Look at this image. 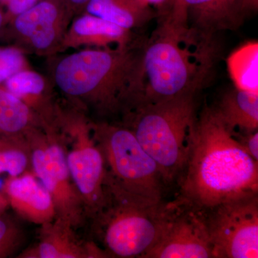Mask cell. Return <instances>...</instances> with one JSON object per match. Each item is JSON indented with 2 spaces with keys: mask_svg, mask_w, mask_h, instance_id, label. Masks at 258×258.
Listing matches in <instances>:
<instances>
[{
  "mask_svg": "<svg viewBox=\"0 0 258 258\" xmlns=\"http://www.w3.org/2000/svg\"><path fill=\"white\" fill-rule=\"evenodd\" d=\"M38 1H40V0H38Z\"/></svg>",
  "mask_w": 258,
  "mask_h": 258,
  "instance_id": "obj_28",
  "label": "cell"
},
{
  "mask_svg": "<svg viewBox=\"0 0 258 258\" xmlns=\"http://www.w3.org/2000/svg\"><path fill=\"white\" fill-rule=\"evenodd\" d=\"M124 126L157 163L164 184L184 171L195 118V95L141 105L123 112Z\"/></svg>",
  "mask_w": 258,
  "mask_h": 258,
  "instance_id": "obj_5",
  "label": "cell"
},
{
  "mask_svg": "<svg viewBox=\"0 0 258 258\" xmlns=\"http://www.w3.org/2000/svg\"><path fill=\"white\" fill-rule=\"evenodd\" d=\"M72 19L63 0H40L14 17L13 27L23 52L48 55L60 51Z\"/></svg>",
  "mask_w": 258,
  "mask_h": 258,
  "instance_id": "obj_11",
  "label": "cell"
},
{
  "mask_svg": "<svg viewBox=\"0 0 258 258\" xmlns=\"http://www.w3.org/2000/svg\"><path fill=\"white\" fill-rule=\"evenodd\" d=\"M176 202L165 231L142 258H213L205 212L179 199Z\"/></svg>",
  "mask_w": 258,
  "mask_h": 258,
  "instance_id": "obj_10",
  "label": "cell"
},
{
  "mask_svg": "<svg viewBox=\"0 0 258 258\" xmlns=\"http://www.w3.org/2000/svg\"><path fill=\"white\" fill-rule=\"evenodd\" d=\"M144 1L147 2L148 4H159V3H163V2L165 1V0H144Z\"/></svg>",
  "mask_w": 258,
  "mask_h": 258,
  "instance_id": "obj_26",
  "label": "cell"
},
{
  "mask_svg": "<svg viewBox=\"0 0 258 258\" xmlns=\"http://www.w3.org/2000/svg\"><path fill=\"white\" fill-rule=\"evenodd\" d=\"M131 30L95 15L83 13L74 18L66 30L60 50L81 46L109 48L129 46Z\"/></svg>",
  "mask_w": 258,
  "mask_h": 258,
  "instance_id": "obj_15",
  "label": "cell"
},
{
  "mask_svg": "<svg viewBox=\"0 0 258 258\" xmlns=\"http://www.w3.org/2000/svg\"><path fill=\"white\" fill-rule=\"evenodd\" d=\"M234 135L241 145L254 160L258 161V132H237L234 130Z\"/></svg>",
  "mask_w": 258,
  "mask_h": 258,
  "instance_id": "obj_23",
  "label": "cell"
},
{
  "mask_svg": "<svg viewBox=\"0 0 258 258\" xmlns=\"http://www.w3.org/2000/svg\"><path fill=\"white\" fill-rule=\"evenodd\" d=\"M27 69L28 63L23 50L18 47L0 48V83Z\"/></svg>",
  "mask_w": 258,
  "mask_h": 258,
  "instance_id": "obj_22",
  "label": "cell"
},
{
  "mask_svg": "<svg viewBox=\"0 0 258 258\" xmlns=\"http://www.w3.org/2000/svg\"><path fill=\"white\" fill-rule=\"evenodd\" d=\"M183 171L179 199L203 211L258 192V161L215 108L195 118Z\"/></svg>",
  "mask_w": 258,
  "mask_h": 258,
  "instance_id": "obj_1",
  "label": "cell"
},
{
  "mask_svg": "<svg viewBox=\"0 0 258 258\" xmlns=\"http://www.w3.org/2000/svg\"><path fill=\"white\" fill-rule=\"evenodd\" d=\"M34 174L50 195L56 218L74 229L88 221L84 207L69 169L66 152L56 129L39 128L28 137Z\"/></svg>",
  "mask_w": 258,
  "mask_h": 258,
  "instance_id": "obj_7",
  "label": "cell"
},
{
  "mask_svg": "<svg viewBox=\"0 0 258 258\" xmlns=\"http://www.w3.org/2000/svg\"><path fill=\"white\" fill-rule=\"evenodd\" d=\"M245 14L244 0H171L165 21L213 42L217 32L238 28Z\"/></svg>",
  "mask_w": 258,
  "mask_h": 258,
  "instance_id": "obj_12",
  "label": "cell"
},
{
  "mask_svg": "<svg viewBox=\"0 0 258 258\" xmlns=\"http://www.w3.org/2000/svg\"><path fill=\"white\" fill-rule=\"evenodd\" d=\"M62 128L71 137L72 148L66 153L70 174L82 200L88 220L105 200L106 166L101 149L93 139L91 123L69 119Z\"/></svg>",
  "mask_w": 258,
  "mask_h": 258,
  "instance_id": "obj_9",
  "label": "cell"
},
{
  "mask_svg": "<svg viewBox=\"0 0 258 258\" xmlns=\"http://www.w3.org/2000/svg\"><path fill=\"white\" fill-rule=\"evenodd\" d=\"M30 165L31 150L28 137L0 134V174L18 176Z\"/></svg>",
  "mask_w": 258,
  "mask_h": 258,
  "instance_id": "obj_20",
  "label": "cell"
},
{
  "mask_svg": "<svg viewBox=\"0 0 258 258\" xmlns=\"http://www.w3.org/2000/svg\"><path fill=\"white\" fill-rule=\"evenodd\" d=\"M227 67L235 88L258 93V42L250 41L236 49L227 59Z\"/></svg>",
  "mask_w": 258,
  "mask_h": 258,
  "instance_id": "obj_19",
  "label": "cell"
},
{
  "mask_svg": "<svg viewBox=\"0 0 258 258\" xmlns=\"http://www.w3.org/2000/svg\"><path fill=\"white\" fill-rule=\"evenodd\" d=\"M214 56L213 42L164 21L142 50L140 86L125 111L195 95L210 73Z\"/></svg>",
  "mask_w": 258,
  "mask_h": 258,
  "instance_id": "obj_3",
  "label": "cell"
},
{
  "mask_svg": "<svg viewBox=\"0 0 258 258\" xmlns=\"http://www.w3.org/2000/svg\"><path fill=\"white\" fill-rule=\"evenodd\" d=\"M230 128L252 132L258 128V93L235 88L225 93L215 108Z\"/></svg>",
  "mask_w": 258,
  "mask_h": 258,
  "instance_id": "obj_17",
  "label": "cell"
},
{
  "mask_svg": "<svg viewBox=\"0 0 258 258\" xmlns=\"http://www.w3.org/2000/svg\"><path fill=\"white\" fill-rule=\"evenodd\" d=\"M73 19L83 14L86 5L91 0H63Z\"/></svg>",
  "mask_w": 258,
  "mask_h": 258,
  "instance_id": "obj_25",
  "label": "cell"
},
{
  "mask_svg": "<svg viewBox=\"0 0 258 258\" xmlns=\"http://www.w3.org/2000/svg\"><path fill=\"white\" fill-rule=\"evenodd\" d=\"M204 212L213 258L258 257L257 194Z\"/></svg>",
  "mask_w": 258,
  "mask_h": 258,
  "instance_id": "obj_8",
  "label": "cell"
},
{
  "mask_svg": "<svg viewBox=\"0 0 258 258\" xmlns=\"http://www.w3.org/2000/svg\"><path fill=\"white\" fill-rule=\"evenodd\" d=\"M4 191L8 203L22 218L41 226L56 218L50 194L30 173L10 176L5 181Z\"/></svg>",
  "mask_w": 258,
  "mask_h": 258,
  "instance_id": "obj_13",
  "label": "cell"
},
{
  "mask_svg": "<svg viewBox=\"0 0 258 258\" xmlns=\"http://www.w3.org/2000/svg\"><path fill=\"white\" fill-rule=\"evenodd\" d=\"M37 2L38 0H0V3L6 7L8 12L13 17L30 9Z\"/></svg>",
  "mask_w": 258,
  "mask_h": 258,
  "instance_id": "obj_24",
  "label": "cell"
},
{
  "mask_svg": "<svg viewBox=\"0 0 258 258\" xmlns=\"http://www.w3.org/2000/svg\"><path fill=\"white\" fill-rule=\"evenodd\" d=\"M101 149L107 174L122 188L154 200H163L164 181L160 169L124 125L91 123Z\"/></svg>",
  "mask_w": 258,
  "mask_h": 258,
  "instance_id": "obj_6",
  "label": "cell"
},
{
  "mask_svg": "<svg viewBox=\"0 0 258 258\" xmlns=\"http://www.w3.org/2000/svg\"><path fill=\"white\" fill-rule=\"evenodd\" d=\"M3 20H4V18H3V13L0 10V30H1L2 26H3Z\"/></svg>",
  "mask_w": 258,
  "mask_h": 258,
  "instance_id": "obj_27",
  "label": "cell"
},
{
  "mask_svg": "<svg viewBox=\"0 0 258 258\" xmlns=\"http://www.w3.org/2000/svg\"><path fill=\"white\" fill-rule=\"evenodd\" d=\"M45 123L21 99L0 89V134L28 137Z\"/></svg>",
  "mask_w": 258,
  "mask_h": 258,
  "instance_id": "obj_18",
  "label": "cell"
},
{
  "mask_svg": "<svg viewBox=\"0 0 258 258\" xmlns=\"http://www.w3.org/2000/svg\"><path fill=\"white\" fill-rule=\"evenodd\" d=\"M84 13L128 30L142 26L154 17L150 5L144 0H91Z\"/></svg>",
  "mask_w": 258,
  "mask_h": 258,
  "instance_id": "obj_16",
  "label": "cell"
},
{
  "mask_svg": "<svg viewBox=\"0 0 258 258\" xmlns=\"http://www.w3.org/2000/svg\"><path fill=\"white\" fill-rule=\"evenodd\" d=\"M76 230L61 219L42 225L41 236L37 246L21 254L23 257L89 258L108 257L94 242L79 240Z\"/></svg>",
  "mask_w": 258,
  "mask_h": 258,
  "instance_id": "obj_14",
  "label": "cell"
},
{
  "mask_svg": "<svg viewBox=\"0 0 258 258\" xmlns=\"http://www.w3.org/2000/svg\"><path fill=\"white\" fill-rule=\"evenodd\" d=\"M176 206V200L166 203L129 192L106 171L104 203L88 221L108 257L142 258L161 238Z\"/></svg>",
  "mask_w": 258,
  "mask_h": 258,
  "instance_id": "obj_4",
  "label": "cell"
},
{
  "mask_svg": "<svg viewBox=\"0 0 258 258\" xmlns=\"http://www.w3.org/2000/svg\"><path fill=\"white\" fill-rule=\"evenodd\" d=\"M23 231L5 212L0 213V258L9 257L23 245Z\"/></svg>",
  "mask_w": 258,
  "mask_h": 258,
  "instance_id": "obj_21",
  "label": "cell"
},
{
  "mask_svg": "<svg viewBox=\"0 0 258 258\" xmlns=\"http://www.w3.org/2000/svg\"><path fill=\"white\" fill-rule=\"evenodd\" d=\"M142 51L85 49L53 64L52 87L76 108L106 116L123 113L138 93Z\"/></svg>",
  "mask_w": 258,
  "mask_h": 258,
  "instance_id": "obj_2",
  "label": "cell"
}]
</instances>
